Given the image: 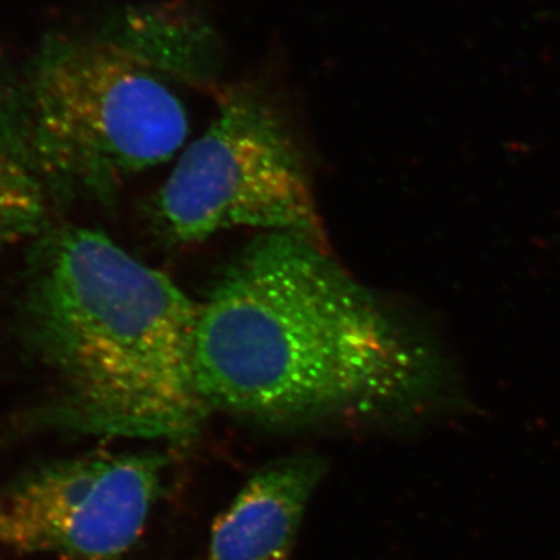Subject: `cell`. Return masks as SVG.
<instances>
[{
	"label": "cell",
	"mask_w": 560,
	"mask_h": 560,
	"mask_svg": "<svg viewBox=\"0 0 560 560\" xmlns=\"http://www.w3.org/2000/svg\"><path fill=\"white\" fill-rule=\"evenodd\" d=\"M444 360L399 312L307 238L261 232L200 304L197 382L209 411L301 425L418 410Z\"/></svg>",
	"instance_id": "cell-1"
},
{
	"label": "cell",
	"mask_w": 560,
	"mask_h": 560,
	"mask_svg": "<svg viewBox=\"0 0 560 560\" xmlns=\"http://www.w3.org/2000/svg\"><path fill=\"white\" fill-rule=\"evenodd\" d=\"M200 304L105 232L65 226L33 257L25 320L57 385L40 423L186 442L212 412L197 382Z\"/></svg>",
	"instance_id": "cell-2"
},
{
	"label": "cell",
	"mask_w": 560,
	"mask_h": 560,
	"mask_svg": "<svg viewBox=\"0 0 560 560\" xmlns=\"http://www.w3.org/2000/svg\"><path fill=\"white\" fill-rule=\"evenodd\" d=\"M33 153L51 190L110 195L186 142V108L124 44H50L20 86Z\"/></svg>",
	"instance_id": "cell-3"
},
{
	"label": "cell",
	"mask_w": 560,
	"mask_h": 560,
	"mask_svg": "<svg viewBox=\"0 0 560 560\" xmlns=\"http://www.w3.org/2000/svg\"><path fill=\"white\" fill-rule=\"evenodd\" d=\"M153 212L175 243L250 228L329 249L300 149L270 103L249 90L221 98L208 130L183 151L158 191Z\"/></svg>",
	"instance_id": "cell-4"
},
{
	"label": "cell",
	"mask_w": 560,
	"mask_h": 560,
	"mask_svg": "<svg viewBox=\"0 0 560 560\" xmlns=\"http://www.w3.org/2000/svg\"><path fill=\"white\" fill-rule=\"evenodd\" d=\"M165 453H90L0 486V550L62 560H121L164 493Z\"/></svg>",
	"instance_id": "cell-5"
},
{
	"label": "cell",
	"mask_w": 560,
	"mask_h": 560,
	"mask_svg": "<svg viewBox=\"0 0 560 560\" xmlns=\"http://www.w3.org/2000/svg\"><path fill=\"white\" fill-rule=\"evenodd\" d=\"M326 460L296 453L254 471L213 522L205 560H291Z\"/></svg>",
	"instance_id": "cell-6"
},
{
	"label": "cell",
	"mask_w": 560,
	"mask_h": 560,
	"mask_svg": "<svg viewBox=\"0 0 560 560\" xmlns=\"http://www.w3.org/2000/svg\"><path fill=\"white\" fill-rule=\"evenodd\" d=\"M51 195L33 153L20 86L0 84V254L44 231Z\"/></svg>",
	"instance_id": "cell-7"
}]
</instances>
